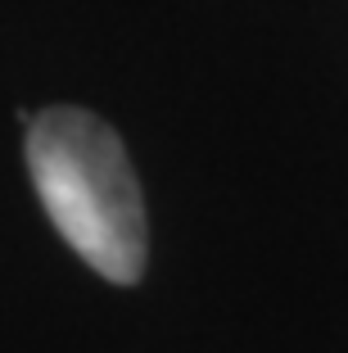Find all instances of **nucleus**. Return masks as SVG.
Segmentation results:
<instances>
[{
    "mask_svg": "<svg viewBox=\"0 0 348 353\" xmlns=\"http://www.w3.org/2000/svg\"><path fill=\"white\" fill-rule=\"evenodd\" d=\"M28 168L54 231L113 285L145 272V199L127 150L86 109H45L28 123Z\"/></svg>",
    "mask_w": 348,
    "mask_h": 353,
    "instance_id": "obj_1",
    "label": "nucleus"
}]
</instances>
